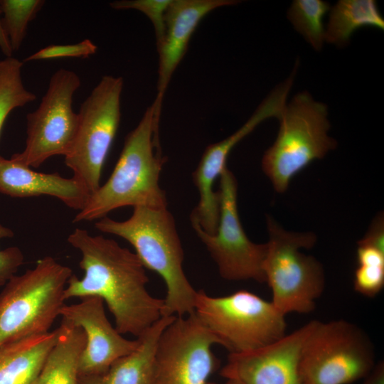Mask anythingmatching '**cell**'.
I'll return each mask as SVG.
<instances>
[{
    "label": "cell",
    "mask_w": 384,
    "mask_h": 384,
    "mask_svg": "<svg viewBox=\"0 0 384 384\" xmlns=\"http://www.w3.org/2000/svg\"><path fill=\"white\" fill-rule=\"evenodd\" d=\"M159 124L149 106L137 126L125 137L115 166L105 184L90 195L74 223L99 220L124 206L167 208L159 177L166 158L159 142Z\"/></svg>",
    "instance_id": "2"
},
{
    "label": "cell",
    "mask_w": 384,
    "mask_h": 384,
    "mask_svg": "<svg viewBox=\"0 0 384 384\" xmlns=\"http://www.w3.org/2000/svg\"><path fill=\"white\" fill-rule=\"evenodd\" d=\"M77 304L61 308L60 316L80 327L85 345L78 363L79 376L101 374L119 358L132 352L139 341L125 338L108 320L103 300L98 297L80 299Z\"/></svg>",
    "instance_id": "15"
},
{
    "label": "cell",
    "mask_w": 384,
    "mask_h": 384,
    "mask_svg": "<svg viewBox=\"0 0 384 384\" xmlns=\"http://www.w3.org/2000/svg\"><path fill=\"white\" fill-rule=\"evenodd\" d=\"M194 314L230 353L253 351L284 336L285 315L247 290L223 297L197 292Z\"/></svg>",
    "instance_id": "7"
},
{
    "label": "cell",
    "mask_w": 384,
    "mask_h": 384,
    "mask_svg": "<svg viewBox=\"0 0 384 384\" xmlns=\"http://www.w3.org/2000/svg\"><path fill=\"white\" fill-rule=\"evenodd\" d=\"M72 270L50 256L14 275L0 293V347L46 334L65 304L64 291Z\"/></svg>",
    "instance_id": "4"
},
{
    "label": "cell",
    "mask_w": 384,
    "mask_h": 384,
    "mask_svg": "<svg viewBox=\"0 0 384 384\" xmlns=\"http://www.w3.org/2000/svg\"><path fill=\"white\" fill-rule=\"evenodd\" d=\"M207 384H218V383L208 382ZM223 384H240V383L235 380L227 379V381Z\"/></svg>",
    "instance_id": "32"
},
{
    "label": "cell",
    "mask_w": 384,
    "mask_h": 384,
    "mask_svg": "<svg viewBox=\"0 0 384 384\" xmlns=\"http://www.w3.org/2000/svg\"><path fill=\"white\" fill-rule=\"evenodd\" d=\"M58 327L0 347V384H30L55 344Z\"/></svg>",
    "instance_id": "19"
},
{
    "label": "cell",
    "mask_w": 384,
    "mask_h": 384,
    "mask_svg": "<svg viewBox=\"0 0 384 384\" xmlns=\"http://www.w3.org/2000/svg\"><path fill=\"white\" fill-rule=\"evenodd\" d=\"M219 179L217 191L219 220L216 232L210 235L197 224H191L192 227L216 263L223 279L265 282L263 263L266 243L252 242L242 228L238 211V183L234 174L227 167Z\"/></svg>",
    "instance_id": "11"
},
{
    "label": "cell",
    "mask_w": 384,
    "mask_h": 384,
    "mask_svg": "<svg viewBox=\"0 0 384 384\" xmlns=\"http://www.w3.org/2000/svg\"><path fill=\"white\" fill-rule=\"evenodd\" d=\"M383 215H378L373 221L365 236L358 242L360 245H370L384 252Z\"/></svg>",
    "instance_id": "29"
},
{
    "label": "cell",
    "mask_w": 384,
    "mask_h": 384,
    "mask_svg": "<svg viewBox=\"0 0 384 384\" xmlns=\"http://www.w3.org/2000/svg\"><path fill=\"white\" fill-rule=\"evenodd\" d=\"M0 193L13 198L49 196L78 210L85 206L90 196L85 186L73 177L38 172L1 154Z\"/></svg>",
    "instance_id": "17"
},
{
    "label": "cell",
    "mask_w": 384,
    "mask_h": 384,
    "mask_svg": "<svg viewBox=\"0 0 384 384\" xmlns=\"http://www.w3.org/2000/svg\"><path fill=\"white\" fill-rule=\"evenodd\" d=\"M267 227L269 240L263 272L272 291V303L284 315L311 312L324 289V272L316 259L300 250L312 247L316 235L287 231L270 216Z\"/></svg>",
    "instance_id": "6"
},
{
    "label": "cell",
    "mask_w": 384,
    "mask_h": 384,
    "mask_svg": "<svg viewBox=\"0 0 384 384\" xmlns=\"http://www.w3.org/2000/svg\"><path fill=\"white\" fill-rule=\"evenodd\" d=\"M214 344L218 340L194 313L176 316L159 340L153 384H207L219 367Z\"/></svg>",
    "instance_id": "12"
},
{
    "label": "cell",
    "mask_w": 384,
    "mask_h": 384,
    "mask_svg": "<svg viewBox=\"0 0 384 384\" xmlns=\"http://www.w3.org/2000/svg\"><path fill=\"white\" fill-rule=\"evenodd\" d=\"M237 3L234 0H171L166 14L164 33L156 43L159 53L157 95L152 104L156 122L160 121L163 100L171 76L201 20L217 8Z\"/></svg>",
    "instance_id": "16"
},
{
    "label": "cell",
    "mask_w": 384,
    "mask_h": 384,
    "mask_svg": "<svg viewBox=\"0 0 384 384\" xmlns=\"http://www.w3.org/2000/svg\"><path fill=\"white\" fill-rule=\"evenodd\" d=\"M375 364L373 344L357 325L343 319L316 321L299 370L304 384H349L365 378Z\"/></svg>",
    "instance_id": "8"
},
{
    "label": "cell",
    "mask_w": 384,
    "mask_h": 384,
    "mask_svg": "<svg viewBox=\"0 0 384 384\" xmlns=\"http://www.w3.org/2000/svg\"><path fill=\"white\" fill-rule=\"evenodd\" d=\"M68 242L80 251L79 265L85 274L82 279L74 274L69 279L65 300L101 298L114 316L116 329L136 338L163 316L164 300L148 292L146 268L135 252L114 240L78 228Z\"/></svg>",
    "instance_id": "1"
},
{
    "label": "cell",
    "mask_w": 384,
    "mask_h": 384,
    "mask_svg": "<svg viewBox=\"0 0 384 384\" xmlns=\"http://www.w3.org/2000/svg\"><path fill=\"white\" fill-rule=\"evenodd\" d=\"M123 86L120 76L102 77L78 112V129L65 164L90 195L100 186L103 165L119 128Z\"/></svg>",
    "instance_id": "9"
},
{
    "label": "cell",
    "mask_w": 384,
    "mask_h": 384,
    "mask_svg": "<svg viewBox=\"0 0 384 384\" xmlns=\"http://www.w3.org/2000/svg\"><path fill=\"white\" fill-rule=\"evenodd\" d=\"M279 120L277 137L262 156V169L274 190L284 193L296 174L324 158L335 149L336 142L328 134L327 106L307 91L286 104Z\"/></svg>",
    "instance_id": "5"
},
{
    "label": "cell",
    "mask_w": 384,
    "mask_h": 384,
    "mask_svg": "<svg viewBox=\"0 0 384 384\" xmlns=\"http://www.w3.org/2000/svg\"><path fill=\"white\" fill-rule=\"evenodd\" d=\"M80 85L73 70L60 68L52 75L38 107L26 115L25 147L12 159L38 168L52 156L66 155L78 129V115L73 102Z\"/></svg>",
    "instance_id": "10"
},
{
    "label": "cell",
    "mask_w": 384,
    "mask_h": 384,
    "mask_svg": "<svg viewBox=\"0 0 384 384\" xmlns=\"http://www.w3.org/2000/svg\"><path fill=\"white\" fill-rule=\"evenodd\" d=\"M316 321L257 349L230 353L220 375L240 384H304L299 370L300 358Z\"/></svg>",
    "instance_id": "14"
},
{
    "label": "cell",
    "mask_w": 384,
    "mask_h": 384,
    "mask_svg": "<svg viewBox=\"0 0 384 384\" xmlns=\"http://www.w3.org/2000/svg\"><path fill=\"white\" fill-rule=\"evenodd\" d=\"M384 286V266L358 265L354 273L353 287L359 294L373 297Z\"/></svg>",
    "instance_id": "27"
},
{
    "label": "cell",
    "mask_w": 384,
    "mask_h": 384,
    "mask_svg": "<svg viewBox=\"0 0 384 384\" xmlns=\"http://www.w3.org/2000/svg\"><path fill=\"white\" fill-rule=\"evenodd\" d=\"M95 228L130 243L145 268L157 273L166 287L163 316H183L194 313L196 291L183 269V250L175 220L166 208H134L123 221L107 216Z\"/></svg>",
    "instance_id": "3"
},
{
    "label": "cell",
    "mask_w": 384,
    "mask_h": 384,
    "mask_svg": "<svg viewBox=\"0 0 384 384\" xmlns=\"http://www.w3.org/2000/svg\"><path fill=\"white\" fill-rule=\"evenodd\" d=\"M23 61L13 56L0 60V134L12 110L36 100V95L23 85Z\"/></svg>",
    "instance_id": "23"
},
{
    "label": "cell",
    "mask_w": 384,
    "mask_h": 384,
    "mask_svg": "<svg viewBox=\"0 0 384 384\" xmlns=\"http://www.w3.org/2000/svg\"><path fill=\"white\" fill-rule=\"evenodd\" d=\"M330 9L329 4L322 0H294L287 12L294 29L317 51L325 41L324 18Z\"/></svg>",
    "instance_id": "22"
},
{
    "label": "cell",
    "mask_w": 384,
    "mask_h": 384,
    "mask_svg": "<svg viewBox=\"0 0 384 384\" xmlns=\"http://www.w3.org/2000/svg\"><path fill=\"white\" fill-rule=\"evenodd\" d=\"M44 4L43 0H0L3 25L14 52L20 49L29 23Z\"/></svg>",
    "instance_id": "24"
},
{
    "label": "cell",
    "mask_w": 384,
    "mask_h": 384,
    "mask_svg": "<svg viewBox=\"0 0 384 384\" xmlns=\"http://www.w3.org/2000/svg\"><path fill=\"white\" fill-rule=\"evenodd\" d=\"M171 0H121L110 4L117 10L134 9L144 14L155 31L156 43L162 38L166 27V14Z\"/></svg>",
    "instance_id": "25"
},
{
    "label": "cell",
    "mask_w": 384,
    "mask_h": 384,
    "mask_svg": "<svg viewBox=\"0 0 384 384\" xmlns=\"http://www.w3.org/2000/svg\"><path fill=\"white\" fill-rule=\"evenodd\" d=\"M1 14V7H0V16ZM0 50L3 54L7 57H11L14 53L9 39L4 29L2 18L0 16Z\"/></svg>",
    "instance_id": "31"
},
{
    "label": "cell",
    "mask_w": 384,
    "mask_h": 384,
    "mask_svg": "<svg viewBox=\"0 0 384 384\" xmlns=\"http://www.w3.org/2000/svg\"><path fill=\"white\" fill-rule=\"evenodd\" d=\"M57 341L30 384H79L78 363L85 345L79 326L62 319Z\"/></svg>",
    "instance_id": "20"
},
{
    "label": "cell",
    "mask_w": 384,
    "mask_h": 384,
    "mask_svg": "<svg viewBox=\"0 0 384 384\" xmlns=\"http://www.w3.org/2000/svg\"><path fill=\"white\" fill-rule=\"evenodd\" d=\"M363 384H384V364L379 362L372 371L365 378Z\"/></svg>",
    "instance_id": "30"
},
{
    "label": "cell",
    "mask_w": 384,
    "mask_h": 384,
    "mask_svg": "<svg viewBox=\"0 0 384 384\" xmlns=\"http://www.w3.org/2000/svg\"><path fill=\"white\" fill-rule=\"evenodd\" d=\"M97 46L86 38L71 44H53L42 48L26 58L23 62L46 60L58 58H87L95 55Z\"/></svg>",
    "instance_id": "26"
},
{
    "label": "cell",
    "mask_w": 384,
    "mask_h": 384,
    "mask_svg": "<svg viewBox=\"0 0 384 384\" xmlns=\"http://www.w3.org/2000/svg\"><path fill=\"white\" fill-rule=\"evenodd\" d=\"M370 26L384 29V19L373 0H340L331 9L325 41L337 46L346 45L358 28Z\"/></svg>",
    "instance_id": "21"
},
{
    "label": "cell",
    "mask_w": 384,
    "mask_h": 384,
    "mask_svg": "<svg viewBox=\"0 0 384 384\" xmlns=\"http://www.w3.org/2000/svg\"><path fill=\"white\" fill-rule=\"evenodd\" d=\"M14 233L12 230L0 223V240L12 238ZM24 257L18 247H10L0 250V287L6 282L17 272L23 265Z\"/></svg>",
    "instance_id": "28"
},
{
    "label": "cell",
    "mask_w": 384,
    "mask_h": 384,
    "mask_svg": "<svg viewBox=\"0 0 384 384\" xmlns=\"http://www.w3.org/2000/svg\"><path fill=\"white\" fill-rule=\"evenodd\" d=\"M292 86V82L288 79L279 84L241 127L227 138L205 149L193 173V181L200 199L191 214V224L198 225L210 235L216 232L219 220V201L218 193L213 188L215 181L227 168V159L230 151L243 138L265 119L272 117L279 119Z\"/></svg>",
    "instance_id": "13"
},
{
    "label": "cell",
    "mask_w": 384,
    "mask_h": 384,
    "mask_svg": "<svg viewBox=\"0 0 384 384\" xmlns=\"http://www.w3.org/2000/svg\"><path fill=\"white\" fill-rule=\"evenodd\" d=\"M176 316H162L137 338V347L101 374L79 376V384H153L160 336Z\"/></svg>",
    "instance_id": "18"
}]
</instances>
